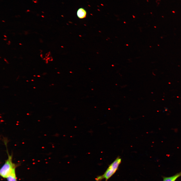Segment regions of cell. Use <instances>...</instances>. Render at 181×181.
Returning a JSON list of instances; mask_svg holds the SVG:
<instances>
[{
  "instance_id": "5",
  "label": "cell",
  "mask_w": 181,
  "mask_h": 181,
  "mask_svg": "<svg viewBox=\"0 0 181 181\" xmlns=\"http://www.w3.org/2000/svg\"><path fill=\"white\" fill-rule=\"evenodd\" d=\"M7 178L8 181H17L15 169L13 170L11 173Z\"/></svg>"
},
{
  "instance_id": "2",
  "label": "cell",
  "mask_w": 181,
  "mask_h": 181,
  "mask_svg": "<svg viewBox=\"0 0 181 181\" xmlns=\"http://www.w3.org/2000/svg\"><path fill=\"white\" fill-rule=\"evenodd\" d=\"M121 162V158L117 157L109 165L103 174L97 176L95 179L96 181H101L104 179H105V181H107L116 172Z\"/></svg>"
},
{
  "instance_id": "1",
  "label": "cell",
  "mask_w": 181,
  "mask_h": 181,
  "mask_svg": "<svg viewBox=\"0 0 181 181\" xmlns=\"http://www.w3.org/2000/svg\"><path fill=\"white\" fill-rule=\"evenodd\" d=\"M7 141L6 139L4 140V143L7 148L8 158L0 170L1 176L5 178H7L11 173L13 170L16 169L17 165L13 162L12 154L10 155L8 152L7 148Z\"/></svg>"
},
{
  "instance_id": "3",
  "label": "cell",
  "mask_w": 181,
  "mask_h": 181,
  "mask_svg": "<svg viewBox=\"0 0 181 181\" xmlns=\"http://www.w3.org/2000/svg\"><path fill=\"white\" fill-rule=\"evenodd\" d=\"M180 176H181V171L170 176L163 177V181H175L177 178Z\"/></svg>"
},
{
  "instance_id": "4",
  "label": "cell",
  "mask_w": 181,
  "mask_h": 181,
  "mask_svg": "<svg viewBox=\"0 0 181 181\" xmlns=\"http://www.w3.org/2000/svg\"><path fill=\"white\" fill-rule=\"evenodd\" d=\"M86 12L83 8H80L77 11V15L79 19H82L86 17Z\"/></svg>"
},
{
  "instance_id": "8",
  "label": "cell",
  "mask_w": 181,
  "mask_h": 181,
  "mask_svg": "<svg viewBox=\"0 0 181 181\" xmlns=\"http://www.w3.org/2000/svg\"><path fill=\"white\" fill-rule=\"evenodd\" d=\"M42 16V17H44V16Z\"/></svg>"
},
{
  "instance_id": "7",
  "label": "cell",
  "mask_w": 181,
  "mask_h": 181,
  "mask_svg": "<svg viewBox=\"0 0 181 181\" xmlns=\"http://www.w3.org/2000/svg\"><path fill=\"white\" fill-rule=\"evenodd\" d=\"M27 12H29L30 11L29 10H27Z\"/></svg>"
},
{
  "instance_id": "6",
  "label": "cell",
  "mask_w": 181,
  "mask_h": 181,
  "mask_svg": "<svg viewBox=\"0 0 181 181\" xmlns=\"http://www.w3.org/2000/svg\"><path fill=\"white\" fill-rule=\"evenodd\" d=\"M33 1L35 3H37V0H36L35 1Z\"/></svg>"
}]
</instances>
